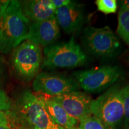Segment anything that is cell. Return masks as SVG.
I'll return each mask as SVG.
<instances>
[{
  "label": "cell",
  "instance_id": "6da1fadb",
  "mask_svg": "<svg viewBox=\"0 0 129 129\" xmlns=\"http://www.w3.org/2000/svg\"><path fill=\"white\" fill-rule=\"evenodd\" d=\"M6 112L11 129H64L51 119L41 100L29 90Z\"/></svg>",
  "mask_w": 129,
  "mask_h": 129
},
{
  "label": "cell",
  "instance_id": "7a4b0ae2",
  "mask_svg": "<svg viewBox=\"0 0 129 129\" xmlns=\"http://www.w3.org/2000/svg\"><path fill=\"white\" fill-rule=\"evenodd\" d=\"M29 26L20 1H0V52L7 54L26 40Z\"/></svg>",
  "mask_w": 129,
  "mask_h": 129
},
{
  "label": "cell",
  "instance_id": "3957f363",
  "mask_svg": "<svg viewBox=\"0 0 129 129\" xmlns=\"http://www.w3.org/2000/svg\"><path fill=\"white\" fill-rule=\"evenodd\" d=\"M91 115L96 117L105 129H120L124 120L123 87L115 84L90 105Z\"/></svg>",
  "mask_w": 129,
  "mask_h": 129
},
{
  "label": "cell",
  "instance_id": "277c9868",
  "mask_svg": "<svg viewBox=\"0 0 129 129\" xmlns=\"http://www.w3.org/2000/svg\"><path fill=\"white\" fill-rule=\"evenodd\" d=\"M44 55L42 67L50 69L73 68L83 65L87 60L74 37L67 41L45 47Z\"/></svg>",
  "mask_w": 129,
  "mask_h": 129
},
{
  "label": "cell",
  "instance_id": "5b68a950",
  "mask_svg": "<svg viewBox=\"0 0 129 129\" xmlns=\"http://www.w3.org/2000/svg\"><path fill=\"white\" fill-rule=\"evenodd\" d=\"M81 41L85 51L98 57H115L120 50V41L108 26L86 27L83 30Z\"/></svg>",
  "mask_w": 129,
  "mask_h": 129
},
{
  "label": "cell",
  "instance_id": "8992f818",
  "mask_svg": "<svg viewBox=\"0 0 129 129\" xmlns=\"http://www.w3.org/2000/svg\"><path fill=\"white\" fill-rule=\"evenodd\" d=\"M42 62L41 47L29 40L21 43L13 52V67L19 77L25 81L37 76Z\"/></svg>",
  "mask_w": 129,
  "mask_h": 129
},
{
  "label": "cell",
  "instance_id": "52a82bcc",
  "mask_svg": "<svg viewBox=\"0 0 129 129\" xmlns=\"http://www.w3.org/2000/svg\"><path fill=\"white\" fill-rule=\"evenodd\" d=\"M118 66H104L88 70L74 72L75 81L85 91L98 93L110 87L122 75Z\"/></svg>",
  "mask_w": 129,
  "mask_h": 129
},
{
  "label": "cell",
  "instance_id": "ba28073f",
  "mask_svg": "<svg viewBox=\"0 0 129 129\" xmlns=\"http://www.w3.org/2000/svg\"><path fill=\"white\" fill-rule=\"evenodd\" d=\"M32 88L37 93L54 97L78 91L80 85L75 80L64 75L41 72L35 77Z\"/></svg>",
  "mask_w": 129,
  "mask_h": 129
},
{
  "label": "cell",
  "instance_id": "9c48e42d",
  "mask_svg": "<svg viewBox=\"0 0 129 129\" xmlns=\"http://www.w3.org/2000/svg\"><path fill=\"white\" fill-rule=\"evenodd\" d=\"M50 98L59 103L69 115L78 122L92 115L90 105L93 99L86 93L74 91Z\"/></svg>",
  "mask_w": 129,
  "mask_h": 129
},
{
  "label": "cell",
  "instance_id": "30bf717a",
  "mask_svg": "<svg viewBox=\"0 0 129 129\" xmlns=\"http://www.w3.org/2000/svg\"><path fill=\"white\" fill-rule=\"evenodd\" d=\"M55 17L65 33L75 34L80 31L84 24V9L83 4L72 1L68 6L56 9Z\"/></svg>",
  "mask_w": 129,
  "mask_h": 129
},
{
  "label": "cell",
  "instance_id": "8fae6325",
  "mask_svg": "<svg viewBox=\"0 0 129 129\" xmlns=\"http://www.w3.org/2000/svg\"><path fill=\"white\" fill-rule=\"evenodd\" d=\"M60 35V27L54 16L47 20L30 24L26 40L46 47L53 44Z\"/></svg>",
  "mask_w": 129,
  "mask_h": 129
},
{
  "label": "cell",
  "instance_id": "7c38bea8",
  "mask_svg": "<svg viewBox=\"0 0 129 129\" xmlns=\"http://www.w3.org/2000/svg\"><path fill=\"white\" fill-rule=\"evenodd\" d=\"M26 17L29 20L39 22L55 16L56 8L51 0H30L21 3Z\"/></svg>",
  "mask_w": 129,
  "mask_h": 129
},
{
  "label": "cell",
  "instance_id": "4fadbf2b",
  "mask_svg": "<svg viewBox=\"0 0 129 129\" xmlns=\"http://www.w3.org/2000/svg\"><path fill=\"white\" fill-rule=\"evenodd\" d=\"M38 97L43 102L45 108L51 119L57 124L64 129H74L78 125V121L69 115L59 103L50 97Z\"/></svg>",
  "mask_w": 129,
  "mask_h": 129
},
{
  "label": "cell",
  "instance_id": "5bb4252c",
  "mask_svg": "<svg viewBox=\"0 0 129 129\" xmlns=\"http://www.w3.org/2000/svg\"><path fill=\"white\" fill-rule=\"evenodd\" d=\"M117 33L129 46V10L121 7L118 14Z\"/></svg>",
  "mask_w": 129,
  "mask_h": 129
},
{
  "label": "cell",
  "instance_id": "9a60e30c",
  "mask_svg": "<svg viewBox=\"0 0 129 129\" xmlns=\"http://www.w3.org/2000/svg\"><path fill=\"white\" fill-rule=\"evenodd\" d=\"M98 10L105 14L115 13L118 8L116 0H96L95 1Z\"/></svg>",
  "mask_w": 129,
  "mask_h": 129
},
{
  "label": "cell",
  "instance_id": "2e32d148",
  "mask_svg": "<svg viewBox=\"0 0 129 129\" xmlns=\"http://www.w3.org/2000/svg\"><path fill=\"white\" fill-rule=\"evenodd\" d=\"M74 129H105L96 117L91 115L79 121L78 124Z\"/></svg>",
  "mask_w": 129,
  "mask_h": 129
},
{
  "label": "cell",
  "instance_id": "e0dca14e",
  "mask_svg": "<svg viewBox=\"0 0 129 129\" xmlns=\"http://www.w3.org/2000/svg\"><path fill=\"white\" fill-rule=\"evenodd\" d=\"M123 104L124 109V128H127L129 125V83L123 87Z\"/></svg>",
  "mask_w": 129,
  "mask_h": 129
},
{
  "label": "cell",
  "instance_id": "ac0fdd59",
  "mask_svg": "<svg viewBox=\"0 0 129 129\" xmlns=\"http://www.w3.org/2000/svg\"><path fill=\"white\" fill-rule=\"evenodd\" d=\"M12 103L4 90L0 87V111L7 112L10 110Z\"/></svg>",
  "mask_w": 129,
  "mask_h": 129
},
{
  "label": "cell",
  "instance_id": "d6986e66",
  "mask_svg": "<svg viewBox=\"0 0 129 129\" xmlns=\"http://www.w3.org/2000/svg\"><path fill=\"white\" fill-rule=\"evenodd\" d=\"M51 1L54 7L56 8V9L65 7L72 3V1H70V0H51Z\"/></svg>",
  "mask_w": 129,
  "mask_h": 129
},
{
  "label": "cell",
  "instance_id": "ffe728a7",
  "mask_svg": "<svg viewBox=\"0 0 129 129\" xmlns=\"http://www.w3.org/2000/svg\"><path fill=\"white\" fill-rule=\"evenodd\" d=\"M0 125L8 126V120L6 112L0 111Z\"/></svg>",
  "mask_w": 129,
  "mask_h": 129
},
{
  "label": "cell",
  "instance_id": "44dd1931",
  "mask_svg": "<svg viewBox=\"0 0 129 129\" xmlns=\"http://www.w3.org/2000/svg\"><path fill=\"white\" fill-rule=\"evenodd\" d=\"M120 7L125 8L129 10V0H124V1H120Z\"/></svg>",
  "mask_w": 129,
  "mask_h": 129
},
{
  "label": "cell",
  "instance_id": "7402d4cb",
  "mask_svg": "<svg viewBox=\"0 0 129 129\" xmlns=\"http://www.w3.org/2000/svg\"><path fill=\"white\" fill-rule=\"evenodd\" d=\"M0 129H11L10 127L6 125H0Z\"/></svg>",
  "mask_w": 129,
  "mask_h": 129
},
{
  "label": "cell",
  "instance_id": "603a6c76",
  "mask_svg": "<svg viewBox=\"0 0 129 129\" xmlns=\"http://www.w3.org/2000/svg\"><path fill=\"white\" fill-rule=\"evenodd\" d=\"M128 129H129V128H128Z\"/></svg>",
  "mask_w": 129,
  "mask_h": 129
}]
</instances>
